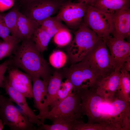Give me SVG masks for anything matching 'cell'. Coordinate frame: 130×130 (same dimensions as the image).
<instances>
[{
    "mask_svg": "<svg viewBox=\"0 0 130 130\" xmlns=\"http://www.w3.org/2000/svg\"><path fill=\"white\" fill-rule=\"evenodd\" d=\"M14 2V0H0V12L9 9L13 6Z\"/></svg>",
    "mask_w": 130,
    "mask_h": 130,
    "instance_id": "33",
    "label": "cell"
},
{
    "mask_svg": "<svg viewBox=\"0 0 130 130\" xmlns=\"http://www.w3.org/2000/svg\"><path fill=\"white\" fill-rule=\"evenodd\" d=\"M113 29L110 35L124 39L130 36V9H123L111 15Z\"/></svg>",
    "mask_w": 130,
    "mask_h": 130,
    "instance_id": "15",
    "label": "cell"
},
{
    "mask_svg": "<svg viewBox=\"0 0 130 130\" xmlns=\"http://www.w3.org/2000/svg\"><path fill=\"white\" fill-rule=\"evenodd\" d=\"M31 80L33 83V106L39 110V114L38 115L39 120L44 123L45 116L49 111V109L46 108L44 104L47 92L48 82L38 77L32 78Z\"/></svg>",
    "mask_w": 130,
    "mask_h": 130,
    "instance_id": "16",
    "label": "cell"
},
{
    "mask_svg": "<svg viewBox=\"0 0 130 130\" xmlns=\"http://www.w3.org/2000/svg\"><path fill=\"white\" fill-rule=\"evenodd\" d=\"M81 100L82 115L87 117V123H102L101 110L104 98L96 91L94 87L79 90Z\"/></svg>",
    "mask_w": 130,
    "mask_h": 130,
    "instance_id": "8",
    "label": "cell"
},
{
    "mask_svg": "<svg viewBox=\"0 0 130 130\" xmlns=\"http://www.w3.org/2000/svg\"><path fill=\"white\" fill-rule=\"evenodd\" d=\"M9 84L26 98H32L33 95L31 77L22 72L15 67H11L6 77Z\"/></svg>",
    "mask_w": 130,
    "mask_h": 130,
    "instance_id": "13",
    "label": "cell"
},
{
    "mask_svg": "<svg viewBox=\"0 0 130 130\" xmlns=\"http://www.w3.org/2000/svg\"><path fill=\"white\" fill-rule=\"evenodd\" d=\"M33 0H32V1Z\"/></svg>",
    "mask_w": 130,
    "mask_h": 130,
    "instance_id": "41",
    "label": "cell"
},
{
    "mask_svg": "<svg viewBox=\"0 0 130 130\" xmlns=\"http://www.w3.org/2000/svg\"><path fill=\"white\" fill-rule=\"evenodd\" d=\"M51 38L46 30L40 26L35 31L32 39L38 50L42 53L47 49Z\"/></svg>",
    "mask_w": 130,
    "mask_h": 130,
    "instance_id": "22",
    "label": "cell"
},
{
    "mask_svg": "<svg viewBox=\"0 0 130 130\" xmlns=\"http://www.w3.org/2000/svg\"><path fill=\"white\" fill-rule=\"evenodd\" d=\"M53 37L54 43L60 46H63L68 45L72 40V36L68 28L60 30Z\"/></svg>",
    "mask_w": 130,
    "mask_h": 130,
    "instance_id": "29",
    "label": "cell"
},
{
    "mask_svg": "<svg viewBox=\"0 0 130 130\" xmlns=\"http://www.w3.org/2000/svg\"><path fill=\"white\" fill-rule=\"evenodd\" d=\"M18 11L17 10H13L5 15L3 16L5 24L12 35L17 39V23Z\"/></svg>",
    "mask_w": 130,
    "mask_h": 130,
    "instance_id": "26",
    "label": "cell"
},
{
    "mask_svg": "<svg viewBox=\"0 0 130 130\" xmlns=\"http://www.w3.org/2000/svg\"><path fill=\"white\" fill-rule=\"evenodd\" d=\"M120 75V70L114 71L98 79L94 86L97 92L105 99H112L118 88Z\"/></svg>",
    "mask_w": 130,
    "mask_h": 130,
    "instance_id": "17",
    "label": "cell"
},
{
    "mask_svg": "<svg viewBox=\"0 0 130 130\" xmlns=\"http://www.w3.org/2000/svg\"><path fill=\"white\" fill-rule=\"evenodd\" d=\"M121 73L119 85L116 94L119 98L130 102V75L123 67Z\"/></svg>",
    "mask_w": 130,
    "mask_h": 130,
    "instance_id": "21",
    "label": "cell"
},
{
    "mask_svg": "<svg viewBox=\"0 0 130 130\" xmlns=\"http://www.w3.org/2000/svg\"><path fill=\"white\" fill-rule=\"evenodd\" d=\"M76 121L70 120L61 121L53 123L51 125L43 123L39 126L37 130H72L73 126Z\"/></svg>",
    "mask_w": 130,
    "mask_h": 130,
    "instance_id": "27",
    "label": "cell"
},
{
    "mask_svg": "<svg viewBox=\"0 0 130 130\" xmlns=\"http://www.w3.org/2000/svg\"><path fill=\"white\" fill-rule=\"evenodd\" d=\"M81 100L79 90L73 91L67 97L55 105L49 111L45 119L53 123L64 120L76 121L80 119L82 114Z\"/></svg>",
    "mask_w": 130,
    "mask_h": 130,
    "instance_id": "3",
    "label": "cell"
},
{
    "mask_svg": "<svg viewBox=\"0 0 130 130\" xmlns=\"http://www.w3.org/2000/svg\"><path fill=\"white\" fill-rule=\"evenodd\" d=\"M0 118L4 125L7 126L12 130H37L10 99L4 96L0 103Z\"/></svg>",
    "mask_w": 130,
    "mask_h": 130,
    "instance_id": "7",
    "label": "cell"
},
{
    "mask_svg": "<svg viewBox=\"0 0 130 130\" xmlns=\"http://www.w3.org/2000/svg\"><path fill=\"white\" fill-rule=\"evenodd\" d=\"M10 31L5 22L3 16L0 14V37L5 41H10L17 39L12 35H10Z\"/></svg>",
    "mask_w": 130,
    "mask_h": 130,
    "instance_id": "31",
    "label": "cell"
},
{
    "mask_svg": "<svg viewBox=\"0 0 130 130\" xmlns=\"http://www.w3.org/2000/svg\"><path fill=\"white\" fill-rule=\"evenodd\" d=\"M40 25L46 30L51 38L60 30L68 28L55 17L48 18L42 21Z\"/></svg>",
    "mask_w": 130,
    "mask_h": 130,
    "instance_id": "24",
    "label": "cell"
},
{
    "mask_svg": "<svg viewBox=\"0 0 130 130\" xmlns=\"http://www.w3.org/2000/svg\"><path fill=\"white\" fill-rule=\"evenodd\" d=\"M82 22L102 39L110 36L112 30L111 15L91 6L87 5Z\"/></svg>",
    "mask_w": 130,
    "mask_h": 130,
    "instance_id": "9",
    "label": "cell"
},
{
    "mask_svg": "<svg viewBox=\"0 0 130 130\" xmlns=\"http://www.w3.org/2000/svg\"><path fill=\"white\" fill-rule=\"evenodd\" d=\"M130 103L116 95L112 100L106 101L103 107V122L115 124L123 130H130Z\"/></svg>",
    "mask_w": 130,
    "mask_h": 130,
    "instance_id": "6",
    "label": "cell"
},
{
    "mask_svg": "<svg viewBox=\"0 0 130 130\" xmlns=\"http://www.w3.org/2000/svg\"><path fill=\"white\" fill-rule=\"evenodd\" d=\"M63 78L69 80L73 86V91L82 88L94 87L98 79L84 58L80 62L64 68L60 72Z\"/></svg>",
    "mask_w": 130,
    "mask_h": 130,
    "instance_id": "4",
    "label": "cell"
},
{
    "mask_svg": "<svg viewBox=\"0 0 130 130\" xmlns=\"http://www.w3.org/2000/svg\"><path fill=\"white\" fill-rule=\"evenodd\" d=\"M11 59H9L0 64V88H3L4 74L8 66L11 65Z\"/></svg>",
    "mask_w": 130,
    "mask_h": 130,
    "instance_id": "32",
    "label": "cell"
},
{
    "mask_svg": "<svg viewBox=\"0 0 130 130\" xmlns=\"http://www.w3.org/2000/svg\"><path fill=\"white\" fill-rule=\"evenodd\" d=\"M130 0H97L92 6L112 15L121 10L130 8Z\"/></svg>",
    "mask_w": 130,
    "mask_h": 130,
    "instance_id": "19",
    "label": "cell"
},
{
    "mask_svg": "<svg viewBox=\"0 0 130 130\" xmlns=\"http://www.w3.org/2000/svg\"><path fill=\"white\" fill-rule=\"evenodd\" d=\"M87 5L82 2L73 3L67 1L63 5L55 17L59 21L64 22L68 28L76 30L82 21Z\"/></svg>",
    "mask_w": 130,
    "mask_h": 130,
    "instance_id": "10",
    "label": "cell"
},
{
    "mask_svg": "<svg viewBox=\"0 0 130 130\" xmlns=\"http://www.w3.org/2000/svg\"><path fill=\"white\" fill-rule=\"evenodd\" d=\"M123 67L126 71L129 72L130 71V60H129L124 63Z\"/></svg>",
    "mask_w": 130,
    "mask_h": 130,
    "instance_id": "35",
    "label": "cell"
},
{
    "mask_svg": "<svg viewBox=\"0 0 130 130\" xmlns=\"http://www.w3.org/2000/svg\"><path fill=\"white\" fill-rule=\"evenodd\" d=\"M0 42H1V41H0Z\"/></svg>",
    "mask_w": 130,
    "mask_h": 130,
    "instance_id": "40",
    "label": "cell"
},
{
    "mask_svg": "<svg viewBox=\"0 0 130 130\" xmlns=\"http://www.w3.org/2000/svg\"><path fill=\"white\" fill-rule=\"evenodd\" d=\"M20 41L17 39L9 41L0 42V60L10 56L18 46Z\"/></svg>",
    "mask_w": 130,
    "mask_h": 130,
    "instance_id": "28",
    "label": "cell"
},
{
    "mask_svg": "<svg viewBox=\"0 0 130 130\" xmlns=\"http://www.w3.org/2000/svg\"><path fill=\"white\" fill-rule=\"evenodd\" d=\"M99 39L96 33L82 21L67 47V55L72 64L82 60Z\"/></svg>",
    "mask_w": 130,
    "mask_h": 130,
    "instance_id": "2",
    "label": "cell"
},
{
    "mask_svg": "<svg viewBox=\"0 0 130 130\" xmlns=\"http://www.w3.org/2000/svg\"><path fill=\"white\" fill-rule=\"evenodd\" d=\"M97 0H78V2H82L86 4L93 6Z\"/></svg>",
    "mask_w": 130,
    "mask_h": 130,
    "instance_id": "34",
    "label": "cell"
},
{
    "mask_svg": "<svg viewBox=\"0 0 130 130\" xmlns=\"http://www.w3.org/2000/svg\"><path fill=\"white\" fill-rule=\"evenodd\" d=\"M13 53L11 65L23 70L31 78L38 77L48 82L52 76L51 69L32 39L22 41Z\"/></svg>",
    "mask_w": 130,
    "mask_h": 130,
    "instance_id": "1",
    "label": "cell"
},
{
    "mask_svg": "<svg viewBox=\"0 0 130 130\" xmlns=\"http://www.w3.org/2000/svg\"><path fill=\"white\" fill-rule=\"evenodd\" d=\"M106 100H104V102H103V104H102V106H103V103H104V101H105ZM102 122H103V121H102Z\"/></svg>",
    "mask_w": 130,
    "mask_h": 130,
    "instance_id": "38",
    "label": "cell"
},
{
    "mask_svg": "<svg viewBox=\"0 0 130 130\" xmlns=\"http://www.w3.org/2000/svg\"><path fill=\"white\" fill-rule=\"evenodd\" d=\"M63 78L60 71H55L52 75L48 83L47 92L44 104L45 107L49 109L55 99L57 92Z\"/></svg>",
    "mask_w": 130,
    "mask_h": 130,
    "instance_id": "20",
    "label": "cell"
},
{
    "mask_svg": "<svg viewBox=\"0 0 130 130\" xmlns=\"http://www.w3.org/2000/svg\"><path fill=\"white\" fill-rule=\"evenodd\" d=\"M67 1L33 0L29 9V16L28 17L40 25L43 20L58 12L64 3Z\"/></svg>",
    "mask_w": 130,
    "mask_h": 130,
    "instance_id": "11",
    "label": "cell"
},
{
    "mask_svg": "<svg viewBox=\"0 0 130 130\" xmlns=\"http://www.w3.org/2000/svg\"><path fill=\"white\" fill-rule=\"evenodd\" d=\"M73 85L68 79L62 82L57 91L56 97L51 108L65 98L73 91Z\"/></svg>",
    "mask_w": 130,
    "mask_h": 130,
    "instance_id": "25",
    "label": "cell"
},
{
    "mask_svg": "<svg viewBox=\"0 0 130 130\" xmlns=\"http://www.w3.org/2000/svg\"><path fill=\"white\" fill-rule=\"evenodd\" d=\"M105 42L115 66L119 71L124 62L130 60V43L110 35L103 39Z\"/></svg>",
    "mask_w": 130,
    "mask_h": 130,
    "instance_id": "12",
    "label": "cell"
},
{
    "mask_svg": "<svg viewBox=\"0 0 130 130\" xmlns=\"http://www.w3.org/2000/svg\"><path fill=\"white\" fill-rule=\"evenodd\" d=\"M98 78L115 71V66L105 41L100 38L84 57Z\"/></svg>",
    "mask_w": 130,
    "mask_h": 130,
    "instance_id": "5",
    "label": "cell"
},
{
    "mask_svg": "<svg viewBox=\"0 0 130 130\" xmlns=\"http://www.w3.org/2000/svg\"><path fill=\"white\" fill-rule=\"evenodd\" d=\"M67 0V1H71V0Z\"/></svg>",
    "mask_w": 130,
    "mask_h": 130,
    "instance_id": "39",
    "label": "cell"
},
{
    "mask_svg": "<svg viewBox=\"0 0 130 130\" xmlns=\"http://www.w3.org/2000/svg\"><path fill=\"white\" fill-rule=\"evenodd\" d=\"M3 88L9 98L17 104L22 110V112L28 118L30 121L39 126L43 124L39 120L38 115H36L34 111L28 106L25 96L17 91L9 84L6 77H4Z\"/></svg>",
    "mask_w": 130,
    "mask_h": 130,
    "instance_id": "14",
    "label": "cell"
},
{
    "mask_svg": "<svg viewBox=\"0 0 130 130\" xmlns=\"http://www.w3.org/2000/svg\"><path fill=\"white\" fill-rule=\"evenodd\" d=\"M67 57L63 52L58 50L54 52L50 55L49 60L53 67L59 68L63 67L66 61Z\"/></svg>",
    "mask_w": 130,
    "mask_h": 130,
    "instance_id": "30",
    "label": "cell"
},
{
    "mask_svg": "<svg viewBox=\"0 0 130 130\" xmlns=\"http://www.w3.org/2000/svg\"><path fill=\"white\" fill-rule=\"evenodd\" d=\"M4 125L2 119L0 118V130L3 129Z\"/></svg>",
    "mask_w": 130,
    "mask_h": 130,
    "instance_id": "36",
    "label": "cell"
},
{
    "mask_svg": "<svg viewBox=\"0 0 130 130\" xmlns=\"http://www.w3.org/2000/svg\"><path fill=\"white\" fill-rule=\"evenodd\" d=\"M72 130H118V129L115 126L105 123H85L82 120L80 119L76 122Z\"/></svg>",
    "mask_w": 130,
    "mask_h": 130,
    "instance_id": "23",
    "label": "cell"
},
{
    "mask_svg": "<svg viewBox=\"0 0 130 130\" xmlns=\"http://www.w3.org/2000/svg\"><path fill=\"white\" fill-rule=\"evenodd\" d=\"M40 26L38 23L18 11V39L20 41L31 39L35 31Z\"/></svg>",
    "mask_w": 130,
    "mask_h": 130,
    "instance_id": "18",
    "label": "cell"
},
{
    "mask_svg": "<svg viewBox=\"0 0 130 130\" xmlns=\"http://www.w3.org/2000/svg\"><path fill=\"white\" fill-rule=\"evenodd\" d=\"M3 96V95L1 94L0 92V103L2 99Z\"/></svg>",
    "mask_w": 130,
    "mask_h": 130,
    "instance_id": "37",
    "label": "cell"
}]
</instances>
